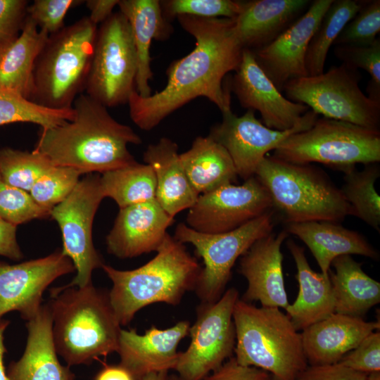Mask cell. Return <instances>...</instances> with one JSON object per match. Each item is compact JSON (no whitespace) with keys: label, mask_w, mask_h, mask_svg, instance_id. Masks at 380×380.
I'll use <instances>...</instances> for the list:
<instances>
[{"label":"cell","mask_w":380,"mask_h":380,"mask_svg":"<svg viewBox=\"0 0 380 380\" xmlns=\"http://www.w3.org/2000/svg\"><path fill=\"white\" fill-rule=\"evenodd\" d=\"M239 298L238 291L230 288L215 303L197 306L189 346L179 352L175 369L182 380H203L232 357L236 343L232 315Z\"/></svg>","instance_id":"4fadbf2b"},{"label":"cell","mask_w":380,"mask_h":380,"mask_svg":"<svg viewBox=\"0 0 380 380\" xmlns=\"http://www.w3.org/2000/svg\"><path fill=\"white\" fill-rule=\"evenodd\" d=\"M269 380H273V379H270H270H269Z\"/></svg>","instance_id":"9f6ffc18"},{"label":"cell","mask_w":380,"mask_h":380,"mask_svg":"<svg viewBox=\"0 0 380 380\" xmlns=\"http://www.w3.org/2000/svg\"><path fill=\"white\" fill-rule=\"evenodd\" d=\"M287 237L285 230L271 233L255 241L241 257L239 272L248 283L241 300L259 301L262 307L287 308L281 251Z\"/></svg>","instance_id":"ffe728a7"},{"label":"cell","mask_w":380,"mask_h":380,"mask_svg":"<svg viewBox=\"0 0 380 380\" xmlns=\"http://www.w3.org/2000/svg\"><path fill=\"white\" fill-rule=\"evenodd\" d=\"M94 380H136L120 364L105 365L95 376Z\"/></svg>","instance_id":"681fc988"},{"label":"cell","mask_w":380,"mask_h":380,"mask_svg":"<svg viewBox=\"0 0 380 380\" xmlns=\"http://www.w3.org/2000/svg\"><path fill=\"white\" fill-rule=\"evenodd\" d=\"M104 198L101 176L89 174L50 212L61 232L62 253L72 260L76 271L72 280L64 286L84 287L92 284L93 272L104 264L92 239L94 216Z\"/></svg>","instance_id":"7c38bea8"},{"label":"cell","mask_w":380,"mask_h":380,"mask_svg":"<svg viewBox=\"0 0 380 380\" xmlns=\"http://www.w3.org/2000/svg\"><path fill=\"white\" fill-rule=\"evenodd\" d=\"M255 176L267 189L272 208L286 224L311 221L339 223L350 215L340 189L322 170L265 156Z\"/></svg>","instance_id":"52a82bcc"},{"label":"cell","mask_w":380,"mask_h":380,"mask_svg":"<svg viewBox=\"0 0 380 380\" xmlns=\"http://www.w3.org/2000/svg\"><path fill=\"white\" fill-rule=\"evenodd\" d=\"M189 322L182 320L165 329L153 325L142 335L134 329H122L117 352L119 364L136 380L151 373L175 370L179 356L177 346L189 335Z\"/></svg>","instance_id":"44dd1931"},{"label":"cell","mask_w":380,"mask_h":380,"mask_svg":"<svg viewBox=\"0 0 380 380\" xmlns=\"http://www.w3.org/2000/svg\"><path fill=\"white\" fill-rule=\"evenodd\" d=\"M232 317L234 357L240 365L271 373L273 380H296L308 366L301 334L280 308L256 307L239 298Z\"/></svg>","instance_id":"5b68a950"},{"label":"cell","mask_w":380,"mask_h":380,"mask_svg":"<svg viewBox=\"0 0 380 380\" xmlns=\"http://www.w3.org/2000/svg\"><path fill=\"white\" fill-rule=\"evenodd\" d=\"M49 34L27 15L18 36L6 44L0 55V87L30 100L37 59Z\"/></svg>","instance_id":"f1b7e54d"},{"label":"cell","mask_w":380,"mask_h":380,"mask_svg":"<svg viewBox=\"0 0 380 380\" xmlns=\"http://www.w3.org/2000/svg\"><path fill=\"white\" fill-rule=\"evenodd\" d=\"M360 76L357 69L342 63L326 72L291 80L283 91L290 101L324 118L379 130L380 102L362 92Z\"/></svg>","instance_id":"9c48e42d"},{"label":"cell","mask_w":380,"mask_h":380,"mask_svg":"<svg viewBox=\"0 0 380 380\" xmlns=\"http://www.w3.org/2000/svg\"><path fill=\"white\" fill-rule=\"evenodd\" d=\"M77 0H35L28 6L27 15L36 24L39 29L49 35L62 30L68 11L80 4Z\"/></svg>","instance_id":"b9f144b4"},{"label":"cell","mask_w":380,"mask_h":380,"mask_svg":"<svg viewBox=\"0 0 380 380\" xmlns=\"http://www.w3.org/2000/svg\"><path fill=\"white\" fill-rule=\"evenodd\" d=\"M333 0H315L284 32L268 45L253 51L255 60L276 87L308 76L305 56L310 41Z\"/></svg>","instance_id":"ac0fdd59"},{"label":"cell","mask_w":380,"mask_h":380,"mask_svg":"<svg viewBox=\"0 0 380 380\" xmlns=\"http://www.w3.org/2000/svg\"><path fill=\"white\" fill-rule=\"evenodd\" d=\"M50 217L27 191L6 183L0 174V218L16 226L34 219Z\"/></svg>","instance_id":"60d3db41"},{"label":"cell","mask_w":380,"mask_h":380,"mask_svg":"<svg viewBox=\"0 0 380 380\" xmlns=\"http://www.w3.org/2000/svg\"><path fill=\"white\" fill-rule=\"evenodd\" d=\"M74 119L40 129L33 151L55 166L74 168L82 175L104 173L137 163L128 150L129 144H141L128 125L115 120L107 108L86 94L72 104Z\"/></svg>","instance_id":"7a4b0ae2"},{"label":"cell","mask_w":380,"mask_h":380,"mask_svg":"<svg viewBox=\"0 0 380 380\" xmlns=\"http://www.w3.org/2000/svg\"><path fill=\"white\" fill-rule=\"evenodd\" d=\"M273 227L272 210L224 233H202L185 223L177 224L174 238L183 244L191 243L203 261L194 289L201 303H213L221 298L236 260L255 241L271 234Z\"/></svg>","instance_id":"30bf717a"},{"label":"cell","mask_w":380,"mask_h":380,"mask_svg":"<svg viewBox=\"0 0 380 380\" xmlns=\"http://www.w3.org/2000/svg\"><path fill=\"white\" fill-rule=\"evenodd\" d=\"M81 175L74 168L54 165L36 181L29 194L39 206L51 212L73 191Z\"/></svg>","instance_id":"8d00e7d4"},{"label":"cell","mask_w":380,"mask_h":380,"mask_svg":"<svg viewBox=\"0 0 380 380\" xmlns=\"http://www.w3.org/2000/svg\"><path fill=\"white\" fill-rule=\"evenodd\" d=\"M365 1L333 0L310 41L305 56L308 76H315L324 72L329 49Z\"/></svg>","instance_id":"1f68e13d"},{"label":"cell","mask_w":380,"mask_h":380,"mask_svg":"<svg viewBox=\"0 0 380 380\" xmlns=\"http://www.w3.org/2000/svg\"><path fill=\"white\" fill-rule=\"evenodd\" d=\"M182 27L195 39L194 49L172 62L167 70V84L148 97L134 91L129 98V115L143 130H151L191 101L203 96L224 113L231 110L229 87L224 76L236 70L243 48L238 38L234 18L177 17Z\"/></svg>","instance_id":"6da1fadb"},{"label":"cell","mask_w":380,"mask_h":380,"mask_svg":"<svg viewBox=\"0 0 380 380\" xmlns=\"http://www.w3.org/2000/svg\"><path fill=\"white\" fill-rule=\"evenodd\" d=\"M229 89L240 104L248 110H258L263 124L272 129H292L303 119L309 108L284 96L258 64L252 51L243 49L238 68Z\"/></svg>","instance_id":"e0dca14e"},{"label":"cell","mask_w":380,"mask_h":380,"mask_svg":"<svg viewBox=\"0 0 380 380\" xmlns=\"http://www.w3.org/2000/svg\"><path fill=\"white\" fill-rule=\"evenodd\" d=\"M97 30L84 17L49 36L35 63L31 101L53 110L72 108L85 91Z\"/></svg>","instance_id":"8992f818"},{"label":"cell","mask_w":380,"mask_h":380,"mask_svg":"<svg viewBox=\"0 0 380 380\" xmlns=\"http://www.w3.org/2000/svg\"><path fill=\"white\" fill-rule=\"evenodd\" d=\"M286 245L296 265L299 291L285 310L294 327L302 331L334 313V293L329 274L311 268L304 248L291 239Z\"/></svg>","instance_id":"83f0119b"},{"label":"cell","mask_w":380,"mask_h":380,"mask_svg":"<svg viewBox=\"0 0 380 380\" xmlns=\"http://www.w3.org/2000/svg\"><path fill=\"white\" fill-rule=\"evenodd\" d=\"M272 156L296 164L322 163L346 172L358 163L380 161V130L323 117L310 129L290 135Z\"/></svg>","instance_id":"ba28073f"},{"label":"cell","mask_w":380,"mask_h":380,"mask_svg":"<svg viewBox=\"0 0 380 380\" xmlns=\"http://www.w3.org/2000/svg\"><path fill=\"white\" fill-rule=\"evenodd\" d=\"M47 303L56 352L67 363L89 365L99 357L118 352L121 325L108 291L93 283L84 287L50 289Z\"/></svg>","instance_id":"3957f363"},{"label":"cell","mask_w":380,"mask_h":380,"mask_svg":"<svg viewBox=\"0 0 380 380\" xmlns=\"http://www.w3.org/2000/svg\"><path fill=\"white\" fill-rule=\"evenodd\" d=\"M329 275L334 297V312L363 318L380 302V283L367 274L350 255L336 257Z\"/></svg>","instance_id":"f546056e"},{"label":"cell","mask_w":380,"mask_h":380,"mask_svg":"<svg viewBox=\"0 0 380 380\" xmlns=\"http://www.w3.org/2000/svg\"><path fill=\"white\" fill-rule=\"evenodd\" d=\"M101 183L105 197L114 200L120 208L156 199V177L148 164L137 163L104 172Z\"/></svg>","instance_id":"d6a6232c"},{"label":"cell","mask_w":380,"mask_h":380,"mask_svg":"<svg viewBox=\"0 0 380 380\" xmlns=\"http://www.w3.org/2000/svg\"><path fill=\"white\" fill-rule=\"evenodd\" d=\"M309 0L243 1L234 18L238 38L243 49L258 50L274 41L308 8Z\"/></svg>","instance_id":"cb8c5ba5"},{"label":"cell","mask_w":380,"mask_h":380,"mask_svg":"<svg viewBox=\"0 0 380 380\" xmlns=\"http://www.w3.org/2000/svg\"><path fill=\"white\" fill-rule=\"evenodd\" d=\"M174 222L156 199L120 208L106 239L107 251L120 259L157 251Z\"/></svg>","instance_id":"d6986e66"},{"label":"cell","mask_w":380,"mask_h":380,"mask_svg":"<svg viewBox=\"0 0 380 380\" xmlns=\"http://www.w3.org/2000/svg\"><path fill=\"white\" fill-rule=\"evenodd\" d=\"M352 369L370 374L380 372V332L374 331L338 362Z\"/></svg>","instance_id":"7bdbcfd3"},{"label":"cell","mask_w":380,"mask_h":380,"mask_svg":"<svg viewBox=\"0 0 380 380\" xmlns=\"http://www.w3.org/2000/svg\"><path fill=\"white\" fill-rule=\"evenodd\" d=\"M368 374L348 368L339 362L310 365L296 380H367Z\"/></svg>","instance_id":"f6af8a7d"},{"label":"cell","mask_w":380,"mask_h":380,"mask_svg":"<svg viewBox=\"0 0 380 380\" xmlns=\"http://www.w3.org/2000/svg\"><path fill=\"white\" fill-rule=\"evenodd\" d=\"M365 165L360 171L355 167L344 172L340 190L350 206V215L358 217L379 232L380 198L374 184L380 176V168L377 163Z\"/></svg>","instance_id":"836d02e7"},{"label":"cell","mask_w":380,"mask_h":380,"mask_svg":"<svg viewBox=\"0 0 380 380\" xmlns=\"http://www.w3.org/2000/svg\"><path fill=\"white\" fill-rule=\"evenodd\" d=\"M53 164L44 155L5 147L0 149V174L8 184L30 192L36 181Z\"/></svg>","instance_id":"d590c367"},{"label":"cell","mask_w":380,"mask_h":380,"mask_svg":"<svg viewBox=\"0 0 380 380\" xmlns=\"http://www.w3.org/2000/svg\"><path fill=\"white\" fill-rule=\"evenodd\" d=\"M156 252L134 270H120L106 264L101 267L113 283L109 298L121 326L129 324L148 305H179L185 293L196 288L201 268L184 244L167 233Z\"/></svg>","instance_id":"277c9868"},{"label":"cell","mask_w":380,"mask_h":380,"mask_svg":"<svg viewBox=\"0 0 380 380\" xmlns=\"http://www.w3.org/2000/svg\"><path fill=\"white\" fill-rule=\"evenodd\" d=\"M28 1L0 0V42L6 44L18 36L27 16Z\"/></svg>","instance_id":"ee69618b"},{"label":"cell","mask_w":380,"mask_h":380,"mask_svg":"<svg viewBox=\"0 0 380 380\" xmlns=\"http://www.w3.org/2000/svg\"><path fill=\"white\" fill-rule=\"evenodd\" d=\"M17 226L0 218V255L15 261L23 258L16 237Z\"/></svg>","instance_id":"7dc6e473"},{"label":"cell","mask_w":380,"mask_h":380,"mask_svg":"<svg viewBox=\"0 0 380 380\" xmlns=\"http://www.w3.org/2000/svg\"><path fill=\"white\" fill-rule=\"evenodd\" d=\"M118 2V0L86 1V6L90 12L88 18L96 25L103 23L113 14V10Z\"/></svg>","instance_id":"c3c4849f"},{"label":"cell","mask_w":380,"mask_h":380,"mask_svg":"<svg viewBox=\"0 0 380 380\" xmlns=\"http://www.w3.org/2000/svg\"><path fill=\"white\" fill-rule=\"evenodd\" d=\"M168 371L153 372L144 376L141 380H168Z\"/></svg>","instance_id":"816d5d0a"},{"label":"cell","mask_w":380,"mask_h":380,"mask_svg":"<svg viewBox=\"0 0 380 380\" xmlns=\"http://www.w3.org/2000/svg\"><path fill=\"white\" fill-rule=\"evenodd\" d=\"M334 53L343 63L369 73L367 96L380 102V38L367 46H335Z\"/></svg>","instance_id":"ab89813d"},{"label":"cell","mask_w":380,"mask_h":380,"mask_svg":"<svg viewBox=\"0 0 380 380\" xmlns=\"http://www.w3.org/2000/svg\"><path fill=\"white\" fill-rule=\"evenodd\" d=\"M299 238L310 250L321 272L329 274L332 261L340 255H360L373 260L377 251L364 236L336 222L311 221L287 224L285 230Z\"/></svg>","instance_id":"4316f807"},{"label":"cell","mask_w":380,"mask_h":380,"mask_svg":"<svg viewBox=\"0 0 380 380\" xmlns=\"http://www.w3.org/2000/svg\"><path fill=\"white\" fill-rule=\"evenodd\" d=\"M179 158L190 183L199 195L237 181L228 152L209 136L196 137Z\"/></svg>","instance_id":"4dcf8cb0"},{"label":"cell","mask_w":380,"mask_h":380,"mask_svg":"<svg viewBox=\"0 0 380 380\" xmlns=\"http://www.w3.org/2000/svg\"><path fill=\"white\" fill-rule=\"evenodd\" d=\"M73 109L47 108L18 94L0 87V125L13 122H30L42 129L51 128L74 118Z\"/></svg>","instance_id":"e575fe53"},{"label":"cell","mask_w":380,"mask_h":380,"mask_svg":"<svg viewBox=\"0 0 380 380\" xmlns=\"http://www.w3.org/2000/svg\"><path fill=\"white\" fill-rule=\"evenodd\" d=\"M379 327V321L367 322L361 317L334 312L302 330V343L308 363H338Z\"/></svg>","instance_id":"7402d4cb"},{"label":"cell","mask_w":380,"mask_h":380,"mask_svg":"<svg viewBox=\"0 0 380 380\" xmlns=\"http://www.w3.org/2000/svg\"><path fill=\"white\" fill-rule=\"evenodd\" d=\"M380 31V1L366 0L335 40V46H367Z\"/></svg>","instance_id":"f35d334b"},{"label":"cell","mask_w":380,"mask_h":380,"mask_svg":"<svg viewBox=\"0 0 380 380\" xmlns=\"http://www.w3.org/2000/svg\"><path fill=\"white\" fill-rule=\"evenodd\" d=\"M272 202L264 185L251 177L241 185L228 184L199 195L189 209L186 225L202 233L234 230L272 210Z\"/></svg>","instance_id":"5bb4252c"},{"label":"cell","mask_w":380,"mask_h":380,"mask_svg":"<svg viewBox=\"0 0 380 380\" xmlns=\"http://www.w3.org/2000/svg\"><path fill=\"white\" fill-rule=\"evenodd\" d=\"M52 319L48 303L26 322L27 338L21 357L6 368L8 380H75L69 366L63 365L51 333Z\"/></svg>","instance_id":"603a6c76"},{"label":"cell","mask_w":380,"mask_h":380,"mask_svg":"<svg viewBox=\"0 0 380 380\" xmlns=\"http://www.w3.org/2000/svg\"><path fill=\"white\" fill-rule=\"evenodd\" d=\"M118 6L129 24L137 52L136 91L141 97H148L152 94L148 84L153 77L150 55L152 40H166L173 28L163 13L160 1L121 0Z\"/></svg>","instance_id":"484cf974"},{"label":"cell","mask_w":380,"mask_h":380,"mask_svg":"<svg viewBox=\"0 0 380 380\" xmlns=\"http://www.w3.org/2000/svg\"><path fill=\"white\" fill-rule=\"evenodd\" d=\"M367 380H380V372H374L369 374Z\"/></svg>","instance_id":"f5cc1de1"},{"label":"cell","mask_w":380,"mask_h":380,"mask_svg":"<svg viewBox=\"0 0 380 380\" xmlns=\"http://www.w3.org/2000/svg\"><path fill=\"white\" fill-rule=\"evenodd\" d=\"M73 272L72 260L61 250L17 264L0 261V319L13 311L26 322L34 318L48 286Z\"/></svg>","instance_id":"2e32d148"},{"label":"cell","mask_w":380,"mask_h":380,"mask_svg":"<svg viewBox=\"0 0 380 380\" xmlns=\"http://www.w3.org/2000/svg\"><path fill=\"white\" fill-rule=\"evenodd\" d=\"M222 114V122L212 127L208 136L226 149L238 177L244 181L255 176L258 166L269 151L290 135L310 129L318 119V115L309 110L294 127L278 131L266 127L256 118L253 110H247L241 116L232 110Z\"/></svg>","instance_id":"9a60e30c"},{"label":"cell","mask_w":380,"mask_h":380,"mask_svg":"<svg viewBox=\"0 0 380 380\" xmlns=\"http://www.w3.org/2000/svg\"><path fill=\"white\" fill-rule=\"evenodd\" d=\"M160 6L169 20L179 15L204 18H235L241 12L243 1L233 0H167Z\"/></svg>","instance_id":"74e56055"},{"label":"cell","mask_w":380,"mask_h":380,"mask_svg":"<svg viewBox=\"0 0 380 380\" xmlns=\"http://www.w3.org/2000/svg\"><path fill=\"white\" fill-rule=\"evenodd\" d=\"M7 44V43H6ZM6 44H3V43H1L0 42V55H1V51L4 48V46Z\"/></svg>","instance_id":"11a10c76"},{"label":"cell","mask_w":380,"mask_h":380,"mask_svg":"<svg viewBox=\"0 0 380 380\" xmlns=\"http://www.w3.org/2000/svg\"><path fill=\"white\" fill-rule=\"evenodd\" d=\"M168 380H182L177 374L169 375Z\"/></svg>","instance_id":"db71d44e"},{"label":"cell","mask_w":380,"mask_h":380,"mask_svg":"<svg viewBox=\"0 0 380 380\" xmlns=\"http://www.w3.org/2000/svg\"><path fill=\"white\" fill-rule=\"evenodd\" d=\"M143 158L155 174L156 200L170 217L174 218L194 205L199 194L186 175L175 142L161 138L157 143L148 145Z\"/></svg>","instance_id":"d4e9b609"},{"label":"cell","mask_w":380,"mask_h":380,"mask_svg":"<svg viewBox=\"0 0 380 380\" xmlns=\"http://www.w3.org/2000/svg\"><path fill=\"white\" fill-rule=\"evenodd\" d=\"M137 74L129 24L122 13H113L98 28L85 94L106 108L127 103Z\"/></svg>","instance_id":"8fae6325"},{"label":"cell","mask_w":380,"mask_h":380,"mask_svg":"<svg viewBox=\"0 0 380 380\" xmlns=\"http://www.w3.org/2000/svg\"><path fill=\"white\" fill-rule=\"evenodd\" d=\"M9 324L8 319H0V380H8L4 365V356L7 351L4 343V334Z\"/></svg>","instance_id":"f907efd6"},{"label":"cell","mask_w":380,"mask_h":380,"mask_svg":"<svg viewBox=\"0 0 380 380\" xmlns=\"http://www.w3.org/2000/svg\"><path fill=\"white\" fill-rule=\"evenodd\" d=\"M269 373L254 367L240 365L232 357L203 380H269Z\"/></svg>","instance_id":"bcb514c9"}]
</instances>
